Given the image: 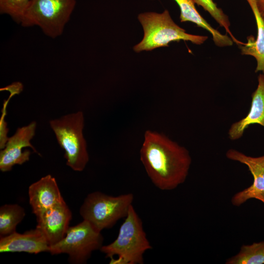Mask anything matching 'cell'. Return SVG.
Returning <instances> with one entry per match:
<instances>
[{
  "mask_svg": "<svg viewBox=\"0 0 264 264\" xmlns=\"http://www.w3.org/2000/svg\"><path fill=\"white\" fill-rule=\"evenodd\" d=\"M140 158L153 184L162 191L175 189L184 183L192 162L186 148L151 130L144 133Z\"/></svg>",
  "mask_w": 264,
  "mask_h": 264,
  "instance_id": "obj_1",
  "label": "cell"
},
{
  "mask_svg": "<svg viewBox=\"0 0 264 264\" xmlns=\"http://www.w3.org/2000/svg\"><path fill=\"white\" fill-rule=\"evenodd\" d=\"M152 249L143 229L142 220L131 206L117 238L100 250L110 259L111 264H142L143 256Z\"/></svg>",
  "mask_w": 264,
  "mask_h": 264,
  "instance_id": "obj_2",
  "label": "cell"
},
{
  "mask_svg": "<svg viewBox=\"0 0 264 264\" xmlns=\"http://www.w3.org/2000/svg\"><path fill=\"white\" fill-rule=\"evenodd\" d=\"M138 19L143 27L144 36L141 41L133 47L136 52L168 46L169 43L180 40L200 45L208 39L206 36L186 33L173 21L167 10L162 13H141L138 15Z\"/></svg>",
  "mask_w": 264,
  "mask_h": 264,
  "instance_id": "obj_3",
  "label": "cell"
},
{
  "mask_svg": "<svg viewBox=\"0 0 264 264\" xmlns=\"http://www.w3.org/2000/svg\"><path fill=\"white\" fill-rule=\"evenodd\" d=\"M132 193L117 196L95 191L89 194L80 208V214L95 229L101 232L112 227L125 218L133 200Z\"/></svg>",
  "mask_w": 264,
  "mask_h": 264,
  "instance_id": "obj_4",
  "label": "cell"
},
{
  "mask_svg": "<svg viewBox=\"0 0 264 264\" xmlns=\"http://www.w3.org/2000/svg\"><path fill=\"white\" fill-rule=\"evenodd\" d=\"M60 147L65 151L66 165L82 171L89 161L87 143L83 134L84 117L82 111L70 113L49 122Z\"/></svg>",
  "mask_w": 264,
  "mask_h": 264,
  "instance_id": "obj_5",
  "label": "cell"
},
{
  "mask_svg": "<svg viewBox=\"0 0 264 264\" xmlns=\"http://www.w3.org/2000/svg\"><path fill=\"white\" fill-rule=\"evenodd\" d=\"M76 3V0H31L21 24L39 26L48 37L57 38L63 34Z\"/></svg>",
  "mask_w": 264,
  "mask_h": 264,
  "instance_id": "obj_6",
  "label": "cell"
},
{
  "mask_svg": "<svg viewBox=\"0 0 264 264\" xmlns=\"http://www.w3.org/2000/svg\"><path fill=\"white\" fill-rule=\"evenodd\" d=\"M101 232L83 220L69 227L64 238L50 246L48 252L52 255L66 254L72 263H86L92 252L103 246L104 238Z\"/></svg>",
  "mask_w": 264,
  "mask_h": 264,
  "instance_id": "obj_7",
  "label": "cell"
},
{
  "mask_svg": "<svg viewBox=\"0 0 264 264\" xmlns=\"http://www.w3.org/2000/svg\"><path fill=\"white\" fill-rule=\"evenodd\" d=\"M36 128V123L33 121L18 128L15 134L8 138L5 147L0 152L1 171H9L14 165H22L29 160L30 152L27 150L22 151L23 148L29 147L38 153L30 143L35 135Z\"/></svg>",
  "mask_w": 264,
  "mask_h": 264,
  "instance_id": "obj_8",
  "label": "cell"
},
{
  "mask_svg": "<svg viewBox=\"0 0 264 264\" xmlns=\"http://www.w3.org/2000/svg\"><path fill=\"white\" fill-rule=\"evenodd\" d=\"M226 156L230 160L247 166L253 177L251 185L233 196L231 202L233 205L239 206L248 200L255 198L258 195L264 193V154L253 157L235 149H230L226 152Z\"/></svg>",
  "mask_w": 264,
  "mask_h": 264,
  "instance_id": "obj_9",
  "label": "cell"
},
{
  "mask_svg": "<svg viewBox=\"0 0 264 264\" xmlns=\"http://www.w3.org/2000/svg\"><path fill=\"white\" fill-rule=\"evenodd\" d=\"M29 203L36 219L47 210L64 200L55 178L46 175L30 185Z\"/></svg>",
  "mask_w": 264,
  "mask_h": 264,
  "instance_id": "obj_10",
  "label": "cell"
},
{
  "mask_svg": "<svg viewBox=\"0 0 264 264\" xmlns=\"http://www.w3.org/2000/svg\"><path fill=\"white\" fill-rule=\"evenodd\" d=\"M71 218V212L63 200L36 219V227L43 231L51 246L65 236Z\"/></svg>",
  "mask_w": 264,
  "mask_h": 264,
  "instance_id": "obj_11",
  "label": "cell"
},
{
  "mask_svg": "<svg viewBox=\"0 0 264 264\" xmlns=\"http://www.w3.org/2000/svg\"><path fill=\"white\" fill-rule=\"evenodd\" d=\"M49 244L43 231L39 228L21 234L16 231L0 237V252H26L37 254L48 252Z\"/></svg>",
  "mask_w": 264,
  "mask_h": 264,
  "instance_id": "obj_12",
  "label": "cell"
},
{
  "mask_svg": "<svg viewBox=\"0 0 264 264\" xmlns=\"http://www.w3.org/2000/svg\"><path fill=\"white\" fill-rule=\"evenodd\" d=\"M257 88L252 94L248 113L242 119L233 123L228 130V137L231 140L241 138L251 125L258 124L264 127V74H259Z\"/></svg>",
  "mask_w": 264,
  "mask_h": 264,
  "instance_id": "obj_13",
  "label": "cell"
},
{
  "mask_svg": "<svg viewBox=\"0 0 264 264\" xmlns=\"http://www.w3.org/2000/svg\"><path fill=\"white\" fill-rule=\"evenodd\" d=\"M246 0L255 18L257 35L256 39L251 35L247 37V42L241 45L240 48L242 54L252 56L256 60L255 72L262 71L264 74V19L258 11L255 0Z\"/></svg>",
  "mask_w": 264,
  "mask_h": 264,
  "instance_id": "obj_14",
  "label": "cell"
},
{
  "mask_svg": "<svg viewBox=\"0 0 264 264\" xmlns=\"http://www.w3.org/2000/svg\"><path fill=\"white\" fill-rule=\"evenodd\" d=\"M178 5L180 10L181 22H190L209 31L212 35L213 41L218 46H231L233 41L227 35L222 34L214 28L200 15L195 7L194 0H174Z\"/></svg>",
  "mask_w": 264,
  "mask_h": 264,
  "instance_id": "obj_15",
  "label": "cell"
},
{
  "mask_svg": "<svg viewBox=\"0 0 264 264\" xmlns=\"http://www.w3.org/2000/svg\"><path fill=\"white\" fill-rule=\"evenodd\" d=\"M25 215L24 209L17 204H6L0 208V235L5 236L16 231L17 225Z\"/></svg>",
  "mask_w": 264,
  "mask_h": 264,
  "instance_id": "obj_16",
  "label": "cell"
},
{
  "mask_svg": "<svg viewBox=\"0 0 264 264\" xmlns=\"http://www.w3.org/2000/svg\"><path fill=\"white\" fill-rule=\"evenodd\" d=\"M226 264H264V241L243 245L239 252L227 260Z\"/></svg>",
  "mask_w": 264,
  "mask_h": 264,
  "instance_id": "obj_17",
  "label": "cell"
},
{
  "mask_svg": "<svg viewBox=\"0 0 264 264\" xmlns=\"http://www.w3.org/2000/svg\"><path fill=\"white\" fill-rule=\"evenodd\" d=\"M195 3L201 6L207 11L215 20L219 24L223 27L226 32L230 35L233 42L238 45L242 44V43L238 41L232 34L230 29V22L228 16L223 12L222 10L219 8L213 0H194Z\"/></svg>",
  "mask_w": 264,
  "mask_h": 264,
  "instance_id": "obj_18",
  "label": "cell"
},
{
  "mask_svg": "<svg viewBox=\"0 0 264 264\" xmlns=\"http://www.w3.org/2000/svg\"><path fill=\"white\" fill-rule=\"evenodd\" d=\"M31 0H0V13L7 14L21 24Z\"/></svg>",
  "mask_w": 264,
  "mask_h": 264,
  "instance_id": "obj_19",
  "label": "cell"
},
{
  "mask_svg": "<svg viewBox=\"0 0 264 264\" xmlns=\"http://www.w3.org/2000/svg\"><path fill=\"white\" fill-rule=\"evenodd\" d=\"M255 1L258 11L264 19V0H255Z\"/></svg>",
  "mask_w": 264,
  "mask_h": 264,
  "instance_id": "obj_20",
  "label": "cell"
},
{
  "mask_svg": "<svg viewBox=\"0 0 264 264\" xmlns=\"http://www.w3.org/2000/svg\"><path fill=\"white\" fill-rule=\"evenodd\" d=\"M255 198L260 200L264 204V193L258 195Z\"/></svg>",
  "mask_w": 264,
  "mask_h": 264,
  "instance_id": "obj_21",
  "label": "cell"
}]
</instances>
